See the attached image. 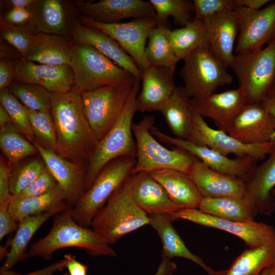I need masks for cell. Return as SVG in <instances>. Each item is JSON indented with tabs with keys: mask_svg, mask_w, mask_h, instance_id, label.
Masks as SVG:
<instances>
[{
	"mask_svg": "<svg viewBox=\"0 0 275 275\" xmlns=\"http://www.w3.org/2000/svg\"><path fill=\"white\" fill-rule=\"evenodd\" d=\"M50 96L57 136L55 152L78 164L88 162L98 141L85 115L81 92L74 85L67 92Z\"/></svg>",
	"mask_w": 275,
	"mask_h": 275,
	"instance_id": "1",
	"label": "cell"
},
{
	"mask_svg": "<svg viewBox=\"0 0 275 275\" xmlns=\"http://www.w3.org/2000/svg\"><path fill=\"white\" fill-rule=\"evenodd\" d=\"M71 209L69 207L54 216L49 232L29 246L25 259L37 257L49 261L55 251L71 247L84 249L94 257L117 256L111 245L92 229L83 227L75 222Z\"/></svg>",
	"mask_w": 275,
	"mask_h": 275,
	"instance_id": "2",
	"label": "cell"
},
{
	"mask_svg": "<svg viewBox=\"0 0 275 275\" xmlns=\"http://www.w3.org/2000/svg\"><path fill=\"white\" fill-rule=\"evenodd\" d=\"M149 224V215L138 207L131 196L130 174L96 215L91 227L112 245L125 235Z\"/></svg>",
	"mask_w": 275,
	"mask_h": 275,
	"instance_id": "3",
	"label": "cell"
},
{
	"mask_svg": "<svg viewBox=\"0 0 275 275\" xmlns=\"http://www.w3.org/2000/svg\"><path fill=\"white\" fill-rule=\"evenodd\" d=\"M141 79L135 82L131 93L117 123L98 142L87 162L85 190L111 161L122 156L136 155V144L132 131L133 119L138 111L136 99Z\"/></svg>",
	"mask_w": 275,
	"mask_h": 275,
	"instance_id": "4",
	"label": "cell"
},
{
	"mask_svg": "<svg viewBox=\"0 0 275 275\" xmlns=\"http://www.w3.org/2000/svg\"><path fill=\"white\" fill-rule=\"evenodd\" d=\"M80 92L134 83L137 78L89 44L74 43L69 64Z\"/></svg>",
	"mask_w": 275,
	"mask_h": 275,
	"instance_id": "5",
	"label": "cell"
},
{
	"mask_svg": "<svg viewBox=\"0 0 275 275\" xmlns=\"http://www.w3.org/2000/svg\"><path fill=\"white\" fill-rule=\"evenodd\" d=\"M154 121L153 116H146L132 125L136 144V161L130 174L161 169H173L188 174L198 158L180 148L173 147L170 149L162 145L150 131Z\"/></svg>",
	"mask_w": 275,
	"mask_h": 275,
	"instance_id": "6",
	"label": "cell"
},
{
	"mask_svg": "<svg viewBox=\"0 0 275 275\" xmlns=\"http://www.w3.org/2000/svg\"><path fill=\"white\" fill-rule=\"evenodd\" d=\"M229 68L248 103H260L275 82V39L264 48L234 54Z\"/></svg>",
	"mask_w": 275,
	"mask_h": 275,
	"instance_id": "7",
	"label": "cell"
},
{
	"mask_svg": "<svg viewBox=\"0 0 275 275\" xmlns=\"http://www.w3.org/2000/svg\"><path fill=\"white\" fill-rule=\"evenodd\" d=\"M136 156L117 158L106 164L91 187L71 209L73 219L80 226L88 228L116 189L130 175Z\"/></svg>",
	"mask_w": 275,
	"mask_h": 275,
	"instance_id": "8",
	"label": "cell"
},
{
	"mask_svg": "<svg viewBox=\"0 0 275 275\" xmlns=\"http://www.w3.org/2000/svg\"><path fill=\"white\" fill-rule=\"evenodd\" d=\"M183 61L180 75L186 92L193 99L205 98L233 80L228 68L212 53L209 46L195 50Z\"/></svg>",
	"mask_w": 275,
	"mask_h": 275,
	"instance_id": "9",
	"label": "cell"
},
{
	"mask_svg": "<svg viewBox=\"0 0 275 275\" xmlns=\"http://www.w3.org/2000/svg\"><path fill=\"white\" fill-rule=\"evenodd\" d=\"M134 83L105 86L81 92L85 115L98 142L118 121Z\"/></svg>",
	"mask_w": 275,
	"mask_h": 275,
	"instance_id": "10",
	"label": "cell"
},
{
	"mask_svg": "<svg viewBox=\"0 0 275 275\" xmlns=\"http://www.w3.org/2000/svg\"><path fill=\"white\" fill-rule=\"evenodd\" d=\"M78 20L81 24L100 30L111 37L132 58L142 73L150 66L145 51L149 33L157 25L155 17L134 19L126 22L104 23L79 15Z\"/></svg>",
	"mask_w": 275,
	"mask_h": 275,
	"instance_id": "11",
	"label": "cell"
},
{
	"mask_svg": "<svg viewBox=\"0 0 275 275\" xmlns=\"http://www.w3.org/2000/svg\"><path fill=\"white\" fill-rule=\"evenodd\" d=\"M234 10L239 30L236 53L261 49L275 39V1L259 10L235 7Z\"/></svg>",
	"mask_w": 275,
	"mask_h": 275,
	"instance_id": "12",
	"label": "cell"
},
{
	"mask_svg": "<svg viewBox=\"0 0 275 275\" xmlns=\"http://www.w3.org/2000/svg\"><path fill=\"white\" fill-rule=\"evenodd\" d=\"M176 219H184L203 226L223 230L242 240L248 248L263 245L275 236V228L263 222H238L216 217L198 208L182 209L171 214Z\"/></svg>",
	"mask_w": 275,
	"mask_h": 275,
	"instance_id": "13",
	"label": "cell"
},
{
	"mask_svg": "<svg viewBox=\"0 0 275 275\" xmlns=\"http://www.w3.org/2000/svg\"><path fill=\"white\" fill-rule=\"evenodd\" d=\"M150 131L160 142L183 149L211 169L241 179L246 178L258 161L250 156L230 158L207 146L170 136L161 132L154 125L151 128Z\"/></svg>",
	"mask_w": 275,
	"mask_h": 275,
	"instance_id": "14",
	"label": "cell"
},
{
	"mask_svg": "<svg viewBox=\"0 0 275 275\" xmlns=\"http://www.w3.org/2000/svg\"><path fill=\"white\" fill-rule=\"evenodd\" d=\"M196 144L210 148L223 155L236 157L250 156L256 159H263L275 150V140L258 144L243 143L228 133L210 127L204 118L195 114Z\"/></svg>",
	"mask_w": 275,
	"mask_h": 275,
	"instance_id": "15",
	"label": "cell"
},
{
	"mask_svg": "<svg viewBox=\"0 0 275 275\" xmlns=\"http://www.w3.org/2000/svg\"><path fill=\"white\" fill-rule=\"evenodd\" d=\"M33 16L28 25L36 33L70 37L78 21L75 3L65 0H35L31 7Z\"/></svg>",
	"mask_w": 275,
	"mask_h": 275,
	"instance_id": "16",
	"label": "cell"
},
{
	"mask_svg": "<svg viewBox=\"0 0 275 275\" xmlns=\"http://www.w3.org/2000/svg\"><path fill=\"white\" fill-rule=\"evenodd\" d=\"M74 3L82 15L104 23H119L129 18L156 16L154 8L149 1H76Z\"/></svg>",
	"mask_w": 275,
	"mask_h": 275,
	"instance_id": "17",
	"label": "cell"
},
{
	"mask_svg": "<svg viewBox=\"0 0 275 275\" xmlns=\"http://www.w3.org/2000/svg\"><path fill=\"white\" fill-rule=\"evenodd\" d=\"M14 80L41 86L52 93H63L74 85L69 65L41 64L21 59L14 61Z\"/></svg>",
	"mask_w": 275,
	"mask_h": 275,
	"instance_id": "18",
	"label": "cell"
},
{
	"mask_svg": "<svg viewBox=\"0 0 275 275\" xmlns=\"http://www.w3.org/2000/svg\"><path fill=\"white\" fill-rule=\"evenodd\" d=\"M37 147L46 168L66 195V202L73 207L85 193L87 169L84 164L70 161L36 142Z\"/></svg>",
	"mask_w": 275,
	"mask_h": 275,
	"instance_id": "19",
	"label": "cell"
},
{
	"mask_svg": "<svg viewBox=\"0 0 275 275\" xmlns=\"http://www.w3.org/2000/svg\"><path fill=\"white\" fill-rule=\"evenodd\" d=\"M192 101L197 113L211 120L218 129L227 133L237 116L249 104L239 88L213 93L201 99H192Z\"/></svg>",
	"mask_w": 275,
	"mask_h": 275,
	"instance_id": "20",
	"label": "cell"
},
{
	"mask_svg": "<svg viewBox=\"0 0 275 275\" xmlns=\"http://www.w3.org/2000/svg\"><path fill=\"white\" fill-rule=\"evenodd\" d=\"M275 119L261 103L248 104L240 112L228 134L240 142L258 144L272 141Z\"/></svg>",
	"mask_w": 275,
	"mask_h": 275,
	"instance_id": "21",
	"label": "cell"
},
{
	"mask_svg": "<svg viewBox=\"0 0 275 275\" xmlns=\"http://www.w3.org/2000/svg\"><path fill=\"white\" fill-rule=\"evenodd\" d=\"M174 71L149 66L142 72V89L136 99L138 111H160L177 88Z\"/></svg>",
	"mask_w": 275,
	"mask_h": 275,
	"instance_id": "22",
	"label": "cell"
},
{
	"mask_svg": "<svg viewBox=\"0 0 275 275\" xmlns=\"http://www.w3.org/2000/svg\"><path fill=\"white\" fill-rule=\"evenodd\" d=\"M188 174L204 198L245 196L244 180L211 169L198 158L192 164Z\"/></svg>",
	"mask_w": 275,
	"mask_h": 275,
	"instance_id": "23",
	"label": "cell"
},
{
	"mask_svg": "<svg viewBox=\"0 0 275 275\" xmlns=\"http://www.w3.org/2000/svg\"><path fill=\"white\" fill-rule=\"evenodd\" d=\"M70 37L74 43L92 46L120 67L137 78H142V73L132 58L105 33L84 25L78 20L71 33Z\"/></svg>",
	"mask_w": 275,
	"mask_h": 275,
	"instance_id": "24",
	"label": "cell"
},
{
	"mask_svg": "<svg viewBox=\"0 0 275 275\" xmlns=\"http://www.w3.org/2000/svg\"><path fill=\"white\" fill-rule=\"evenodd\" d=\"M245 197L258 214H271L275 209L271 193L275 187V150L261 164L255 166L244 180Z\"/></svg>",
	"mask_w": 275,
	"mask_h": 275,
	"instance_id": "25",
	"label": "cell"
},
{
	"mask_svg": "<svg viewBox=\"0 0 275 275\" xmlns=\"http://www.w3.org/2000/svg\"><path fill=\"white\" fill-rule=\"evenodd\" d=\"M131 194L136 204L148 215L170 214L180 210L162 186L148 172L131 174Z\"/></svg>",
	"mask_w": 275,
	"mask_h": 275,
	"instance_id": "26",
	"label": "cell"
},
{
	"mask_svg": "<svg viewBox=\"0 0 275 275\" xmlns=\"http://www.w3.org/2000/svg\"><path fill=\"white\" fill-rule=\"evenodd\" d=\"M149 217V225L156 231L162 244V258H183L200 266L208 275L225 274L226 270L213 269L200 257L189 250L173 225V222L177 220L175 217L168 214H152Z\"/></svg>",
	"mask_w": 275,
	"mask_h": 275,
	"instance_id": "27",
	"label": "cell"
},
{
	"mask_svg": "<svg viewBox=\"0 0 275 275\" xmlns=\"http://www.w3.org/2000/svg\"><path fill=\"white\" fill-rule=\"evenodd\" d=\"M159 112L175 138L196 143V111L183 86L177 87Z\"/></svg>",
	"mask_w": 275,
	"mask_h": 275,
	"instance_id": "28",
	"label": "cell"
},
{
	"mask_svg": "<svg viewBox=\"0 0 275 275\" xmlns=\"http://www.w3.org/2000/svg\"><path fill=\"white\" fill-rule=\"evenodd\" d=\"M204 20L211 51L229 68L234 56V44L239 32L234 10L224 12Z\"/></svg>",
	"mask_w": 275,
	"mask_h": 275,
	"instance_id": "29",
	"label": "cell"
},
{
	"mask_svg": "<svg viewBox=\"0 0 275 275\" xmlns=\"http://www.w3.org/2000/svg\"><path fill=\"white\" fill-rule=\"evenodd\" d=\"M149 173L162 186L179 209L199 208L203 197L187 173L173 169H161Z\"/></svg>",
	"mask_w": 275,
	"mask_h": 275,
	"instance_id": "30",
	"label": "cell"
},
{
	"mask_svg": "<svg viewBox=\"0 0 275 275\" xmlns=\"http://www.w3.org/2000/svg\"><path fill=\"white\" fill-rule=\"evenodd\" d=\"M73 45L69 36L37 33L22 59L45 65H69Z\"/></svg>",
	"mask_w": 275,
	"mask_h": 275,
	"instance_id": "31",
	"label": "cell"
},
{
	"mask_svg": "<svg viewBox=\"0 0 275 275\" xmlns=\"http://www.w3.org/2000/svg\"><path fill=\"white\" fill-rule=\"evenodd\" d=\"M71 207L67 203L45 212L28 216L18 223L14 238L10 243V250L0 270H10L17 263L25 259L29 243L37 231L50 217Z\"/></svg>",
	"mask_w": 275,
	"mask_h": 275,
	"instance_id": "32",
	"label": "cell"
},
{
	"mask_svg": "<svg viewBox=\"0 0 275 275\" xmlns=\"http://www.w3.org/2000/svg\"><path fill=\"white\" fill-rule=\"evenodd\" d=\"M198 209L216 217L238 222H253L258 214L254 205L245 197H203Z\"/></svg>",
	"mask_w": 275,
	"mask_h": 275,
	"instance_id": "33",
	"label": "cell"
},
{
	"mask_svg": "<svg viewBox=\"0 0 275 275\" xmlns=\"http://www.w3.org/2000/svg\"><path fill=\"white\" fill-rule=\"evenodd\" d=\"M168 35L173 50L179 60H183L199 48L209 46L205 21L196 17L181 28L170 29Z\"/></svg>",
	"mask_w": 275,
	"mask_h": 275,
	"instance_id": "34",
	"label": "cell"
},
{
	"mask_svg": "<svg viewBox=\"0 0 275 275\" xmlns=\"http://www.w3.org/2000/svg\"><path fill=\"white\" fill-rule=\"evenodd\" d=\"M66 200L65 193L57 184L52 189L42 195L11 200L8 210L13 219L19 223L25 217L45 212L67 203Z\"/></svg>",
	"mask_w": 275,
	"mask_h": 275,
	"instance_id": "35",
	"label": "cell"
},
{
	"mask_svg": "<svg viewBox=\"0 0 275 275\" xmlns=\"http://www.w3.org/2000/svg\"><path fill=\"white\" fill-rule=\"evenodd\" d=\"M275 257V236L266 243L244 250L226 269L225 275H260Z\"/></svg>",
	"mask_w": 275,
	"mask_h": 275,
	"instance_id": "36",
	"label": "cell"
},
{
	"mask_svg": "<svg viewBox=\"0 0 275 275\" xmlns=\"http://www.w3.org/2000/svg\"><path fill=\"white\" fill-rule=\"evenodd\" d=\"M168 24H157L149 35L145 54L150 66L175 70L179 61L168 38Z\"/></svg>",
	"mask_w": 275,
	"mask_h": 275,
	"instance_id": "37",
	"label": "cell"
},
{
	"mask_svg": "<svg viewBox=\"0 0 275 275\" xmlns=\"http://www.w3.org/2000/svg\"><path fill=\"white\" fill-rule=\"evenodd\" d=\"M1 149L11 164H16L21 159L39 153L36 146L29 141L11 123L0 127Z\"/></svg>",
	"mask_w": 275,
	"mask_h": 275,
	"instance_id": "38",
	"label": "cell"
},
{
	"mask_svg": "<svg viewBox=\"0 0 275 275\" xmlns=\"http://www.w3.org/2000/svg\"><path fill=\"white\" fill-rule=\"evenodd\" d=\"M8 89L28 108L50 113V93L44 88L14 80Z\"/></svg>",
	"mask_w": 275,
	"mask_h": 275,
	"instance_id": "39",
	"label": "cell"
},
{
	"mask_svg": "<svg viewBox=\"0 0 275 275\" xmlns=\"http://www.w3.org/2000/svg\"><path fill=\"white\" fill-rule=\"evenodd\" d=\"M153 6L157 24H167L169 16L182 28L188 24L193 10V1L188 0H150Z\"/></svg>",
	"mask_w": 275,
	"mask_h": 275,
	"instance_id": "40",
	"label": "cell"
},
{
	"mask_svg": "<svg viewBox=\"0 0 275 275\" xmlns=\"http://www.w3.org/2000/svg\"><path fill=\"white\" fill-rule=\"evenodd\" d=\"M35 142L44 148L56 152L57 136L50 113L36 111L26 107Z\"/></svg>",
	"mask_w": 275,
	"mask_h": 275,
	"instance_id": "41",
	"label": "cell"
},
{
	"mask_svg": "<svg viewBox=\"0 0 275 275\" xmlns=\"http://www.w3.org/2000/svg\"><path fill=\"white\" fill-rule=\"evenodd\" d=\"M0 103L8 113L12 122L20 132L33 143L35 140L26 107L10 92L8 88L0 90Z\"/></svg>",
	"mask_w": 275,
	"mask_h": 275,
	"instance_id": "42",
	"label": "cell"
},
{
	"mask_svg": "<svg viewBox=\"0 0 275 275\" xmlns=\"http://www.w3.org/2000/svg\"><path fill=\"white\" fill-rule=\"evenodd\" d=\"M0 34L1 40L13 46L24 59L36 34L28 24L13 25L1 19Z\"/></svg>",
	"mask_w": 275,
	"mask_h": 275,
	"instance_id": "43",
	"label": "cell"
},
{
	"mask_svg": "<svg viewBox=\"0 0 275 275\" xmlns=\"http://www.w3.org/2000/svg\"><path fill=\"white\" fill-rule=\"evenodd\" d=\"M46 168L43 161L35 159L12 168L10 177V190L15 195L28 187Z\"/></svg>",
	"mask_w": 275,
	"mask_h": 275,
	"instance_id": "44",
	"label": "cell"
},
{
	"mask_svg": "<svg viewBox=\"0 0 275 275\" xmlns=\"http://www.w3.org/2000/svg\"><path fill=\"white\" fill-rule=\"evenodd\" d=\"M194 17L205 20L217 14L234 10V0H194Z\"/></svg>",
	"mask_w": 275,
	"mask_h": 275,
	"instance_id": "45",
	"label": "cell"
},
{
	"mask_svg": "<svg viewBox=\"0 0 275 275\" xmlns=\"http://www.w3.org/2000/svg\"><path fill=\"white\" fill-rule=\"evenodd\" d=\"M58 183L47 168L28 187L19 193L11 196V200L22 199L44 194L53 188Z\"/></svg>",
	"mask_w": 275,
	"mask_h": 275,
	"instance_id": "46",
	"label": "cell"
},
{
	"mask_svg": "<svg viewBox=\"0 0 275 275\" xmlns=\"http://www.w3.org/2000/svg\"><path fill=\"white\" fill-rule=\"evenodd\" d=\"M33 16V11L30 7L7 10L1 15V19L10 24L21 26L29 24Z\"/></svg>",
	"mask_w": 275,
	"mask_h": 275,
	"instance_id": "47",
	"label": "cell"
},
{
	"mask_svg": "<svg viewBox=\"0 0 275 275\" xmlns=\"http://www.w3.org/2000/svg\"><path fill=\"white\" fill-rule=\"evenodd\" d=\"M12 167L11 163L1 158L0 161V203L10 202V177Z\"/></svg>",
	"mask_w": 275,
	"mask_h": 275,
	"instance_id": "48",
	"label": "cell"
},
{
	"mask_svg": "<svg viewBox=\"0 0 275 275\" xmlns=\"http://www.w3.org/2000/svg\"><path fill=\"white\" fill-rule=\"evenodd\" d=\"M10 202L0 203V240L16 231V222L10 215L8 207Z\"/></svg>",
	"mask_w": 275,
	"mask_h": 275,
	"instance_id": "49",
	"label": "cell"
},
{
	"mask_svg": "<svg viewBox=\"0 0 275 275\" xmlns=\"http://www.w3.org/2000/svg\"><path fill=\"white\" fill-rule=\"evenodd\" d=\"M14 63L8 58L0 60V90L8 88L14 81Z\"/></svg>",
	"mask_w": 275,
	"mask_h": 275,
	"instance_id": "50",
	"label": "cell"
},
{
	"mask_svg": "<svg viewBox=\"0 0 275 275\" xmlns=\"http://www.w3.org/2000/svg\"><path fill=\"white\" fill-rule=\"evenodd\" d=\"M66 260L64 258L43 268L26 274H21L12 270H0V275H53L58 271H62L66 268Z\"/></svg>",
	"mask_w": 275,
	"mask_h": 275,
	"instance_id": "51",
	"label": "cell"
},
{
	"mask_svg": "<svg viewBox=\"0 0 275 275\" xmlns=\"http://www.w3.org/2000/svg\"><path fill=\"white\" fill-rule=\"evenodd\" d=\"M64 259L70 275H87L88 267L78 262L74 256L67 254L64 255Z\"/></svg>",
	"mask_w": 275,
	"mask_h": 275,
	"instance_id": "52",
	"label": "cell"
},
{
	"mask_svg": "<svg viewBox=\"0 0 275 275\" xmlns=\"http://www.w3.org/2000/svg\"><path fill=\"white\" fill-rule=\"evenodd\" d=\"M177 268L176 264L171 259L162 258L154 275H175Z\"/></svg>",
	"mask_w": 275,
	"mask_h": 275,
	"instance_id": "53",
	"label": "cell"
},
{
	"mask_svg": "<svg viewBox=\"0 0 275 275\" xmlns=\"http://www.w3.org/2000/svg\"><path fill=\"white\" fill-rule=\"evenodd\" d=\"M235 7H244L250 10H259L268 3V0H234Z\"/></svg>",
	"mask_w": 275,
	"mask_h": 275,
	"instance_id": "54",
	"label": "cell"
},
{
	"mask_svg": "<svg viewBox=\"0 0 275 275\" xmlns=\"http://www.w3.org/2000/svg\"><path fill=\"white\" fill-rule=\"evenodd\" d=\"M35 0H8L1 1V4L7 9V10L19 9L29 8L32 7Z\"/></svg>",
	"mask_w": 275,
	"mask_h": 275,
	"instance_id": "55",
	"label": "cell"
},
{
	"mask_svg": "<svg viewBox=\"0 0 275 275\" xmlns=\"http://www.w3.org/2000/svg\"><path fill=\"white\" fill-rule=\"evenodd\" d=\"M260 103L275 119V94L267 95ZM271 140H275V131L272 135Z\"/></svg>",
	"mask_w": 275,
	"mask_h": 275,
	"instance_id": "56",
	"label": "cell"
},
{
	"mask_svg": "<svg viewBox=\"0 0 275 275\" xmlns=\"http://www.w3.org/2000/svg\"><path fill=\"white\" fill-rule=\"evenodd\" d=\"M12 123V119L6 109L0 104V127Z\"/></svg>",
	"mask_w": 275,
	"mask_h": 275,
	"instance_id": "57",
	"label": "cell"
},
{
	"mask_svg": "<svg viewBox=\"0 0 275 275\" xmlns=\"http://www.w3.org/2000/svg\"><path fill=\"white\" fill-rule=\"evenodd\" d=\"M260 275H275V273L273 268L269 266L266 268Z\"/></svg>",
	"mask_w": 275,
	"mask_h": 275,
	"instance_id": "58",
	"label": "cell"
},
{
	"mask_svg": "<svg viewBox=\"0 0 275 275\" xmlns=\"http://www.w3.org/2000/svg\"><path fill=\"white\" fill-rule=\"evenodd\" d=\"M275 94V82L274 85H273L272 87L270 90L269 92L268 93V95H273Z\"/></svg>",
	"mask_w": 275,
	"mask_h": 275,
	"instance_id": "59",
	"label": "cell"
},
{
	"mask_svg": "<svg viewBox=\"0 0 275 275\" xmlns=\"http://www.w3.org/2000/svg\"><path fill=\"white\" fill-rule=\"evenodd\" d=\"M270 266L273 268L275 273V257Z\"/></svg>",
	"mask_w": 275,
	"mask_h": 275,
	"instance_id": "60",
	"label": "cell"
},
{
	"mask_svg": "<svg viewBox=\"0 0 275 275\" xmlns=\"http://www.w3.org/2000/svg\"><path fill=\"white\" fill-rule=\"evenodd\" d=\"M271 194L274 198H275V187L273 189Z\"/></svg>",
	"mask_w": 275,
	"mask_h": 275,
	"instance_id": "61",
	"label": "cell"
},
{
	"mask_svg": "<svg viewBox=\"0 0 275 275\" xmlns=\"http://www.w3.org/2000/svg\"><path fill=\"white\" fill-rule=\"evenodd\" d=\"M64 275H70V274H68L66 273Z\"/></svg>",
	"mask_w": 275,
	"mask_h": 275,
	"instance_id": "62",
	"label": "cell"
}]
</instances>
